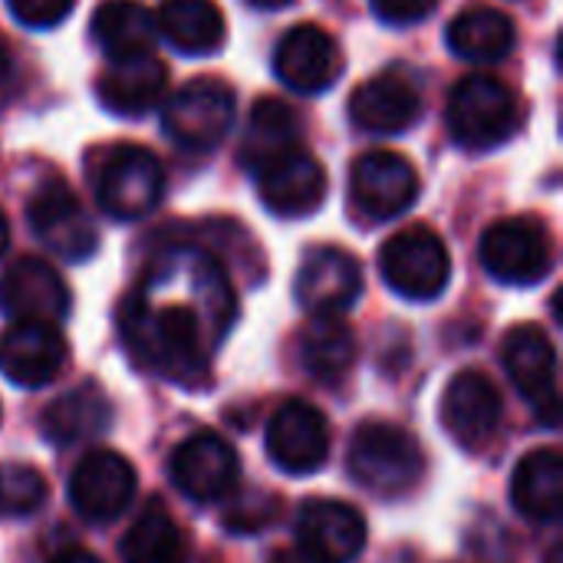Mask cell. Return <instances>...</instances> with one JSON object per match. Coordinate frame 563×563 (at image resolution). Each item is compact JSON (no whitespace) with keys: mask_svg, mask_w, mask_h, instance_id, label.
<instances>
[{"mask_svg":"<svg viewBox=\"0 0 563 563\" xmlns=\"http://www.w3.org/2000/svg\"><path fill=\"white\" fill-rule=\"evenodd\" d=\"M234 320L238 297L221 261L195 244L162 247L119 307L129 356L188 389L211 379V356Z\"/></svg>","mask_w":563,"mask_h":563,"instance_id":"6da1fadb","label":"cell"},{"mask_svg":"<svg viewBox=\"0 0 563 563\" xmlns=\"http://www.w3.org/2000/svg\"><path fill=\"white\" fill-rule=\"evenodd\" d=\"M350 475L360 488L379 498L409 495L426 475V452L412 432L396 422H363L346 452Z\"/></svg>","mask_w":563,"mask_h":563,"instance_id":"7a4b0ae2","label":"cell"},{"mask_svg":"<svg viewBox=\"0 0 563 563\" xmlns=\"http://www.w3.org/2000/svg\"><path fill=\"white\" fill-rule=\"evenodd\" d=\"M445 122L462 148L485 152L508 142L518 132L521 99L505 79L492 73H472L459 79V86L452 89Z\"/></svg>","mask_w":563,"mask_h":563,"instance_id":"3957f363","label":"cell"},{"mask_svg":"<svg viewBox=\"0 0 563 563\" xmlns=\"http://www.w3.org/2000/svg\"><path fill=\"white\" fill-rule=\"evenodd\" d=\"M238 112L234 89L218 76H198L172 92L162 112L168 139L185 152H211L231 132Z\"/></svg>","mask_w":563,"mask_h":563,"instance_id":"277c9868","label":"cell"},{"mask_svg":"<svg viewBox=\"0 0 563 563\" xmlns=\"http://www.w3.org/2000/svg\"><path fill=\"white\" fill-rule=\"evenodd\" d=\"M379 271L389 290L406 300H435L452 280V257L445 241L426 228L409 224L396 231L379 251Z\"/></svg>","mask_w":563,"mask_h":563,"instance_id":"5b68a950","label":"cell"},{"mask_svg":"<svg viewBox=\"0 0 563 563\" xmlns=\"http://www.w3.org/2000/svg\"><path fill=\"white\" fill-rule=\"evenodd\" d=\"M165 172L155 152L142 145H115L96 168L99 208L115 221H139L162 201Z\"/></svg>","mask_w":563,"mask_h":563,"instance_id":"8992f818","label":"cell"},{"mask_svg":"<svg viewBox=\"0 0 563 563\" xmlns=\"http://www.w3.org/2000/svg\"><path fill=\"white\" fill-rule=\"evenodd\" d=\"M485 271L508 287H534L551 274L554 244L534 218H501L482 234Z\"/></svg>","mask_w":563,"mask_h":563,"instance_id":"52a82bcc","label":"cell"},{"mask_svg":"<svg viewBox=\"0 0 563 563\" xmlns=\"http://www.w3.org/2000/svg\"><path fill=\"white\" fill-rule=\"evenodd\" d=\"M501 363L515 383V389L528 399L538 422L558 429L561 422V396H558V350L551 336L534 327H515L501 343Z\"/></svg>","mask_w":563,"mask_h":563,"instance_id":"ba28073f","label":"cell"},{"mask_svg":"<svg viewBox=\"0 0 563 563\" xmlns=\"http://www.w3.org/2000/svg\"><path fill=\"white\" fill-rule=\"evenodd\" d=\"M26 221L33 234L63 261L82 264L96 254L99 234L89 221L82 201L66 181H46L40 185L26 201Z\"/></svg>","mask_w":563,"mask_h":563,"instance_id":"9c48e42d","label":"cell"},{"mask_svg":"<svg viewBox=\"0 0 563 563\" xmlns=\"http://www.w3.org/2000/svg\"><path fill=\"white\" fill-rule=\"evenodd\" d=\"M439 416L455 445L465 452H482L505 419V399L485 373L462 369L445 386Z\"/></svg>","mask_w":563,"mask_h":563,"instance_id":"30bf717a","label":"cell"},{"mask_svg":"<svg viewBox=\"0 0 563 563\" xmlns=\"http://www.w3.org/2000/svg\"><path fill=\"white\" fill-rule=\"evenodd\" d=\"M172 485L198 505H211L221 498H231L241 482V462L238 452L211 432L185 439L168 462Z\"/></svg>","mask_w":563,"mask_h":563,"instance_id":"8fae6325","label":"cell"},{"mask_svg":"<svg viewBox=\"0 0 563 563\" xmlns=\"http://www.w3.org/2000/svg\"><path fill=\"white\" fill-rule=\"evenodd\" d=\"M356 211L373 221H389L409 211L419 198V172L399 152H366L350 172Z\"/></svg>","mask_w":563,"mask_h":563,"instance_id":"7c38bea8","label":"cell"},{"mask_svg":"<svg viewBox=\"0 0 563 563\" xmlns=\"http://www.w3.org/2000/svg\"><path fill=\"white\" fill-rule=\"evenodd\" d=\"M363 294V267L333 244L310 247L297 271V300L310 317H343Z\"/></svg>","mask_w":563,"mask_h":563,"instance_id":"4fadbf2b","label":"cell"},{"mask_svg":"<svg viewBox=\"0 0 563 563\" xmlns=\"http://www.w3.org/2000/svg\"><path fill=\"white\" fill-rule=\"evenodd\" d=\"M135 498V468L112 449L89 452L69 475V505L82 521H115Z\"/></svg>","mask_w":563,"mask_h":563,"instance_id":"5bb4252c","label":"cell"},{"mask_svg":"<svg viewBox=\"0 0 563 563\" xmlns=\"http://www.w3.org/2000/svg\"><path fill=\"white\" fill-rule=\"evenodd\" d=\"M343 49L333 33L317 23L290 26L274 49V73L294 92L317 96L343 76Z\"/></svg>","mask_w":563,"mask_h":563,"instance_id":"9a60e30c","label":"cell"},{"mask_svg":"<svg viewBox=\"0 0 563 563\" xmlns=\"http://www.w3.org/2000/svg\"><path fill=\"white\" fill-rule=\"evenodd\" d=\"M267 455L287 475H313L330 459V422L327 416L303 402H284L267 426Z\"/></svg>","mask_w":563,"mask_h":563,"instance_id":"2e32d148","label":"cell"},{"mask_svg":"<svg viewBox=\"0 0 563 563\" xmlns=\"http://www.w3.org/2000/svg\"><path fill=\"white\" fill-rule=\"evenodd\" d=\"M257 195L280 218H310L327 198V172L307 148H290L254 172Z\"/></svg>","mask_w":563,"mask_h":563,"instance_id":"e0dca14e","label":"cell"},{"mask_svg":"<svg viewBox=\"0 0 563 563\" xmlns=\"http://www.w3.org/2000/svg\"><path fill=\"white\" fill-rule=\"evenodd\" d=\"M66 366V340L56 323L13 320L0 336V373L23 386L40 389L59 376Z\"/></svg>","mask_w":563,"mask_h":563,"instance_id":"ac0fdd59","label":"cell"},{"mask_svg":"<svg viewBox=\"0 0 563 563\" xmlns=\"http://www.w3.org/2000/svg\"><path fill=\"white\" fill-rule=\"evenodd\" d=\"M0 313L10 320L56 323L69 313V287L53 264L40 257H20L0 277Z\"/></svg>","mask_w":563,"mask_h":563,"instance_id":"d6986e66","label":"cell"},{"mask_svg":"<svg viewBox=\"0 0 563 563\" xmlns=\"http://www.w3.org/2000/svg\"><path fill=\"white\" fill-rule=\"evenodd\" d=\"M422 112V96L406 73L386 69L360 82L350 96V119L369 135H399Z\"/></svg>","mask_w":563,"mask_h":563,"instance_id":"ffe728a7","label":"cell"},{"mask_svg":"<svg viewBox=\"0 0 563 563\" xmlns=\"http://www.w3.org/2000/svg\"><path fill=\"white\" fill-rule=\"evenodd\" d=\"M297 538L327 563H350L366 548L363 515L336 498H310L297 515Z\"/></svg>","mask_w":563,"mask_h":563,"instance_id":"44dd1931","label":"cell"},{"mask_svg":"<svg viewBox=\"0 0 563 563\" xmlns=\"http://www.w3.org/2000/svg\"><path fill=\"white\" fill-rule=\"evenodd\" d=\"M165 86H168L165 63L155 53H142V56H129V59H112L99 73L96 96L109 112L135 119L162 102Z\"/></svg>","mask_w":563,"mask_h":563,"instance_id":"7402d4cb","label":"cell"},{"mask_svg":"<svg viewBox=\"0 0 563 563\" xmlns=\"http://www.w3.org/2000/svg\"><path fill=\"white\" fill-rule=\"evenodd\" d=\"M112 426V402L96 383H82L43 409L40 432L49 445H79L106 435Z\"/></svg>","mask_w":563,"mask_h":563,"instance_id":"603a6c76","label":"cell"},{"mask_svg":"<svg viewBox=\"0 0 563 563\" xmlns=\"http://www.w3.org/2000/svg\"><path fill=\"white\" fill-rule=\"evenodd\" d=\"M511 505L538 525H551L563 508V462L558 449L528 452L511 478Z\"/></svg>","mask_w":563,"mask_h":563,"instance_id":"cb8c5ba5","label":"cell"},{"mask_svg":"<svg viewBox=\"0 0 563 563\" xmlns=\"http://www.w3.org/2000/svg\"><path fill=\"white\" fill-rule=\"evenodd\" d=\"M445 40L449 49L468 63H498L515 49L518 30L515 20L495 7H468L449 23Z\"/></svg>","mask_w":563,"mask_h":563,"instance_id":"d4e9b609","label":"cell"},{"mask_svg":"<svg viewBox=\"0 0 563 563\" xmlns=\"http://www.w3.org/2000/svg\"><path fill=\"white\" fill-rule=\"evenodd\" d=\"M297 353L307 376L317 383H340L356 363V333L343 317H310Z\"/></svg>","mask_w":563,"mask_h":563,"instance_id":"484cf974","label":"cell"},{"mask_svg":"<svg viewBox=\"0 0 563 563\" xmlns=\"http://www.w3.org/2000/svg\"><path fill=\"white\" fill-rule=\"evenodd\" d=\"M155 30L185 56H208L224 43V16L211 0H165Z\"/></svg>","mask_w":563,"mask_h":563,"instance_id":"4316f807","label":"cell"},{"mask_svg":"<svg viewBox=\"0 0 563 563\" xmlns=\"http://www.w3.org/2000/svg\"><path fill=\"white\" fill-rule=\"evenodd\" d=\"M155 33V16L135 0H106L92 13V40L109 59L152 53Z\"/></svg>","mask_w":563,"mask_h":563,"instance_id":"83f0119b","label":"cell"},{"mask_svg":"<svg viewBox=\"0 0 563 563\" xmlns=\"http://www.w3.org/2000/svg\"><path fill=\"white\" fill-rule=\"evenodd\" d=\"M125 563H188V541L162 498H152L122 538Z\"/></svg>","mask_w":563,"mask_h":563,"instance_id":"f1b7e54d","label":"cell"},{"mask_svg":"<svg viewBox=\"0 0 563 563\" xmlns=\"http://www.w3.org/2000/svg\"><path fill=\"white\" fill-rule=\"evenodd\" d=\"M297 135H300V125L287 102L271 99V96L257 99V106L251 109V119H247L244 142H241V165L257 172L271 158L297 148L300 145Z\"/></svg>","mask_w":563,"mask_h":563,"instance_id":"f546056e","label":"cell"},{"mask_svg":"<svg viewBox=\"0 0 563 563\" xmlns=\"http://www.w3.org/2000/svg\"><path fill=\"white\" fill-rule=\"evenodd\" d=\"M46 501V478L30 465H7L0 468V508L13 518H26Z\"/></svg>","mask_w":563,"mask_h":563,"instance_id":"4dcf8cb0","label":"cell"},{"mask_svg":"<svg viewBox=\"0 0 563 563\" xmlns=\"http://www.w3.org/2000/svg\"><path fill=\"white\" fill-rule=\"evenodd\" d=\"M277 511H280V501L274 495H267L261 488H247L231 498V505L224 511V528L234 534H257L277 521Z\"/></svg>","mask_w":563,"mask_h":563,"instance_id":"1f68e13d","label":"cell"},{"mask_svg":"<svg viewBox=\"0 0 563 563\" xmlns=\"http://www.w3.org/2000/svg\"><path fill=\"white\" fill-rule=\"evenodd\" d=\"M10 13L30 30H49L73 13L76 0H7Z\"/></svg>","mask_w":563,"mask_h":563,"instance_id":"d6a6232c","label":"cell"},{"mask_svg":"<svg viewBox=\"0 0 563 563\" xmlns=\"http://www.w3.org/2000/svg\"><path fill=\"white\" fill-rule=\"evenodd\" d=\"M369 3H373V13L389 26L422 23L439 7V0H369Z\"/></svg>","mask_w":563,"mask_h":563,"instance_id":"836d02e7","label":"cell"},{"mask_svg":"<svg viewBox=\"0 0 563 563\" xmlns=\"http://www.w3.org/2000/svg\"><path fill=\"white\" fill-rule=\"evenodd\" d=\"M271 563H327L323 558H317L313 551H307L303 544H294V548H280Z\"/></svg>","mask_w":563,"mask_h":563,"instance_id":"e575fe53","label":"cell"},{"mask_svg":"<svg viewBox=\"0 0 563 563\" xmlns=\"http://www.w3.org/2000/svg\"><path fill=\"white\" fill-rule=\"evenodd\" d=\"M49 563H102L96 554H89V551H79V548H73V551H63V554H56Z\"/></svg>","mask_w":563,"mask_h":563,"instance_id":"d590c367","label":"cell"},{"mask_svg":"<svg viewBox=\"0 0 563 563\" xmlns=\"http://www.w3.org/2000/svg\"><path fill=\"white\" fill-rule=\"evenodd\" d=\"M10 69H13V56H10V46H7V40L0 36V86L10 79Z\"/></svg>","mask_w":563,"mask_h":563,"instance_id":"8d00e7d4","label":"cell"},{"mask_svg":"<svg viewBox=\"0 0 563 563\" xmlns=\"http://www.w3.org/2000/svg\"><path fill=\"white\" fill-rule=\"evenodd\" d=\"M251 7H257V10H284V7H290L294 0H247Z\"/></svg>","mask_w":563,"mask_h":563,"instance_id":"74e56055","label":"cell"},{"mask_svg":"<svg viewBox=\"0 0 563 563\" xmlns=\"http://www.w3.org/2000/svg\"><path fill=\"white\" fill-rule=\"evenodd\" d=\"M7 247H10V224H7V218L0 211V257L7 254Z\"/></svg>","mask_w":563,"mask_h":563,"instance_id":"f35d334b","label":"cell"}]
</instances>
